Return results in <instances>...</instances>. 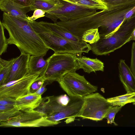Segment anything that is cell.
Wrapping results in <instances>:
<instances>
[{"instance_id": "obj_3", "label": "cell", "mask_w": 135, "mask_h": 135, "mask_svg": "<svg viewBox=\"0 0 135 135\" xmlns=\"http://www.w3.org/2000/svg\"><path fill=\"white\" fill-rule=\"evenodd\" d=\"M81 98L70 97L66 94L42 98L39 105L34 109L42 113L46 118L57 125L67 119L74 120L78 117L83 104Z\"/></svg>"}, {"instance_id": "obj_31", "label": "cell", "mask_w": 135, "mask_h": 135, "mask_svg": "<svg viewBox=\"0 0 135 135\" xmlns=\"http://www.w3.org/2000/svg\"><path fill=\"white\" fill-rule=\"evenodd\" d=\"M15 2L26 6H30L32 4L33 0H12Z\"/></svg>"}, {"instance_id": "obj_17", "label": "cell", "mask_w": 135, "mask_h": 135, "mask_svg": "<svg viewBox=\"0 0 135 135\" xmlns=\"http://www.w3.org/2000/svg\"><path fill=\"white\" fill-rule=\"evenodd\" d=\"M45 55H30L28 63V73L42 75L47 67L48 62L44 58Z\"/></svg>"}, {"instance_id": "obj_10", "label": "cell", "mask_w": 135, "mask_h": 135, "mask_svg": "<svg viewBox=\"0 0 135 135\" xmlns=\"http://www.w3.org/2000/svg\"><path fill=\"white\" fill-rule=\"evenodd\" d=\"M39 74H27L21 78L0 85V97H8L16 99L30 93L31 86Z\"/></svg>"}, {"instance_id": "obj_7", "label": "cell", "mask_w": 135, "mask_h": 135, "mask_svg": "<svg viewBox=\"0 0 135 135\" xmlns=\"http://www.w3.org/2000/svg\"><path fill=\"white\" fill-rule=\"evenodd\" d=\"M60 86L70 97L84 98L96 91L98 87L90 84L76 71L69 72L58 82Z\"/></svg>"}, {"instance_id": "obj_33", "label": "cell", "mask_w": 135, "mask_h": 135, "mask_svg": "<svg viewBox=\"0 0 135 135\" xmlns=\"http://www.w3.org/2000/svg\"><path fill=\"white\" fill-rule=\"evenodd\" d=\"M46 85L47 84L44 83L41 86L35 93L37 95H41L47 90L46 87Z\"/></svg>"}, {"instance_id": "obj_11", "label": "cell", "mask_w": 135, "mask_h": 135, "mask_svg": "<svg viewBox=\"0 0 135 135\" xmlns=\"http://www.w3.org/2000/svg\"><path fill=\"white\" fill-rule=\"evenodd\" d=\"M30 56L21 52L20 56L16 58L5 84L19 79L28 73V63Z\"/></svg>"}, {"instance_id": "obj_28", "label": "cell", "mask_w": 135, "mask_h": 135, "mask_svg": "<svg viewBox=\"0 0 135 135\" xmlns=\"http://www.w3.org/2000/svg\"><path fill=\"white\" fill-rule=\"evenodd\" d=\"M46 12L41 9H37L34 11L33 14L30 17L27 16V19L30 22L35 21L37 19L45 16Z\"/></svg>"}, {"instance_id": "obj_18", "label": "cell", "mask_w": 135, "mask_h": 135, "mask_svg": "<svg viewBox=\"0 0 135 135\" xmlns=\"http://www.w3.org/2000/svg\"><path fill=\"white\" fill-rule=\"evenodd\" d=\"M62 5V1L60 0H33L30 7L31 11L39 9L47 13L57 9Z\"/></svg>"}, {"instance_id": "obj_26", "label": "cell", "mask_w": 135, "mask_h": 135, "mask_svg": "<svg viewBox=\"0 0 135 135\" xmlns=\"http://www.w3.org/2000/svg\"><path fill=\"white\" fill-rule=\"evenodd\" d=\"M15 106L9 110L0 112V122L5 120L18 113L20 111Z\"/></svg>"}, {"instance_id": "obj_9", "label": "cell", "mask_w": 135, "mask_h": 135, "mask_svg": "<svg viewBox=\"0 0 135 135\" xmlns=\"http://www.w3.org/2000/svg\"><path fill=\"white\" fill-rule=\"evenodd\" d=\"M62 1L63 5L61 7L45 14V16L54 23H56L58 19L61 22L69 21L92 15L98 11L96 9L83 7Z\"/></svg>"}, {"instance_id": "obj_13", "label": "cell", "mask_w": 135, "mask_h": 135, "mask_svg": "<svg viewBox=\"0 0 135 135\" xmlns=\"http://www.w3.org/2000/svg\"><path fill=\"white\" fill-rule=\"evenodd\" d=\"M118 69L120 80L127 93L135 92V76L124 60H120Z\"/></svg>"}, {"instance_id": "obj_22", "label": "cell", "mask_w": 135, "mask_h": 135, "mask_svg": "<svg viewBox=\"0 0 135 135\" xmlns=\"http://www.w3.org/2000/svg\"><path fill=\"white\" fill-rule=\"evenodd\" d=\"M111 9H119L135 6V0H102Z\"/></svg>"}, {"instance_id": "obj_20", "label": "cell", "mask_w": 135, "mask_h": 135, "mask_svg": "<svg viewBox=\"0 0 135 135\" xmlns=\"http://www.w3.org/2000/svg\"><path fill=\"white\" fill-rule=\"evenodd\" d=\"M108 101L113 106L123 107L126 104L135 102V92L127 93L119 96L107 99Z\"/></svg>"}, {"instance_id": "obj_29", "label": "cell", "mask_w": 135, "mask_h": 135, "mask_svg": "<svg viewBox=\"0 0 135 135\" xmlns=\"http://www.w3.org/2000/svg\"><path fill=\"white\" fill-rule=\"evenodd\" d=\"M16 99L8 97H0V105L15 106Z\"/></svg>"}, {"instance_id": "obj_25", "label": "cell", "mask_w": 135, "mask_h": 135, "mask_svg": "<svg viewBox=\"0 0 135 135\" xmlns=\"http://www.w3.org/2000/svg\"><path fill=\"white\" fill-rule=\"evenodd\" d=\"M4 28L2 21H0V55L7 51L8 44L4 33Z\"/></svg>"}, {"instance_id": "obj_32", "label": "cell", "mask_w": 135, "mask_h": 135, "mask_svg": "<svg viewBox=\"0 0 135 135\" xmlns=\"http://www.w3.org/2000/svg\"><path fill=\"white\" fill-rule=\"evenodd\" d=\"M134 15H135V6L126 13L124 16L125 20L129 18Z\"/></svg>"}, {"instance_id": "obj_5", "label": "cell", "mask_w": 135, "mask_h": 135, "mask_svg": "<svg viewBox=\"0 0 135 135\" xmlns=\"http://www.w3.org/2000/svg\"><path fill=\"white\" fill-rule=\"evenodd\" d=\"M77 55L67 53H55L47 59V67L42 76L47 84L59 82L67 73L80 69L77 61Z\"/></svg>"}, {"instance_id": "obj_21", "label": "cell", "mask_w": 135, "mask_h": 135, "mask_svg": "<svg viewBox=\"0 0 135 135\" xmlns=\"http://www.w3.org/2000/svg\"><path fill=\"white\" fill-rule=\"evenodd\" d=\"M16 58L9 60L0 58V85L5 84Z\"/></svg>"}, {"instance_id": "obj_6", "label": "cell", "mask_w": 135, "mask_h": 135, "mask_svg": "<svg viewBox=\"0 0 135 135\" xmlns=\"http://www.w3.org/2000/svg\"><path fill=\"white\" fill-rule=\"evenodd\" d=\"M57 124L47 119L42 113L35 110H20L17 114L4 121L0 122L1 127H40Z\"/></svg>"}, {"instance_id": "obj_24", "label": "cell", "mask_w": 135, "mask_h": 135, "mask_svg": "<svg viewBox=\"0 0 135 135\" xmlns=\"http://www.w3.org/2000/svg\"><path fill=\"white\" fill-rule=\"evenodd\" d=\"M122 107L121 106H114L109 109L104 118L107 119L108 124L113 123L116 126L118 125L114 121V118L116 114L120 110Z\"/></svg>"}, {"instance_id": "obj_14", "label": "cell", "mask_w": 135, "mask_h": 135, "mask_svg": "<svg viewBox=\"0 0 135 135\" xmlns=\"http://www.w3.org/2000/svg\"><path fill=\"white\" fill-rule=\"evenodd\" d=\"M41 27L60 36L76 42H82V39L77 36L66 27L59 25L56 23H51L43 21L37 22Z\"/></svg>"}, {"instance_id": "obj_30", "label": "cell", "mask_w": 135, "mask_h": 135, "mask_svg": "<svg viewBox=\"0 0 135 135\" xmlns=\"http://www.w3.org/2000/svg\"><path fill=\"white\" fill-rule=\"evenodd\" d=\"M130 69L135 76V42L132 44Z\"/></svg>"}, {"instance_id": "obj_34", "label": "cell", "mask_w": 135, "mask_h": 135, "mask_svg": "<svg viewBox=\"0 0 135 135\" xmlns=\"http://www.w3.org/2000/svg\"><path fill=\"white\" fill-rule=\"evenodd\" d=\"M15 107L13 106L0 105V112L9 110L13 109Z\"/></svg>"}, {"instance_id": "obj_8", "label": "cell", "mask_w": 135, "mask_h": 135, "mask_svg": "<svg viewBox=\"0 0 135 135\" xmlns=\"http://www.w3.org/2000/svg\"><path fill=\"white\" fill-rule=\"evenodd\" d=\"M84 103L78 117L98 121L102 120L113 106L98 93H91L84 98Z\"/></svg>"}, {"instance_id": "obj_19", "label": "cell", "mask_w": 135, "mask_h": 135, "mask_svg": "<svg viewBox=\"0 0 135 135\" xmlns=\"http://www.w3.org/2000/svg\"><path fill=\"white\" fill-rule=\"evenodd\" d=\"M85 8L100 10L108 9L106 4L102 0H60Z\"/></svg>"}, {"instance_id": "obj_2", "label": "cell", "mask_w": 135, "mask_h": 135, "mask_svg": "<svg viewBox=\"0 0 135 135\" xmlns=\"http://www.w3.org/2000/svg\"><path fill=\"white\" fill-rule=\"evenodd\" d=\"M2 22L9 34L8 44L15 45L21 52L30 55H46L50 49L28 21L14 18L3 12Z\"/></svg>"}, {"instance_id": "obj_36", "label": "cell", "mask_w": 135, "mask_h": 135, "mask_svg": "<svg viewBox=\"0 0 135 135\" xmlns=\"http://www.w3.org/2000/svg\"><path fill=\"white\" fill-rule=\"evenodd\" d=\"M133 104H134V105H135V102H134V103H133Z\"/></svg>"}, {"instance_id": "obj_35", "label": "cell", "mask_w": 135, "mask_h": 135, "mask_svg": "<svg viewBox=\"0 0 135 135\" xmlns=\"http://www.w3.org/2000/svg\"><path fill=\"white\" fill-rule=\"evenodd\" d=\"M131 40L135 41V28L134 29L131 35L127 41V42Z\"/></svg>"}, {"instance_id": "obj_23", "label": "cell", "mask_w": 135, "mask_h": 135, "mask_svg": "<svg viewBox=\"0 0 135 135\" xmlns=\"http://www.w3.org/2000/svg\"><path fill=\"white\" fill-rule=\"evenodd\" d=\"M100 38L98 28L91 29L83 33L81 39L83 41L90 44L97 42Z\"/></svg>"}, {"instance_id": "obj_15", "label": "cell", "mask_w": 135, "mask_h": 135, "mask_svg": "<svg viewBox=\"0 0 135 135\" xmlns=\"http://www.w3.org/2000/svg\"><path fill=\"white\" fill-rule=\"evenodd\" d=\"M42 99L41 95L30 93L16 99L15 106L21 110H34L39 105Z\"/></svg>"}, {"instance_id": "obj_1", "label": "cell", "mask_w": 135, "mask_h": 135, "mask_svg": "<svg viewBox=\"0 0 135 135\" xmlns=\"http://www.w3.org/2000/svg\"><path fill=\"white\" fill-rule=\"evenodd\" d=\"M128 9H107L75 20L57 22L58 25L67 28L75 35L81 39L83 33L91 29L98 28L100 37H107L113 34L124 21Z\"/></svg>"}, {"instance_id": "obj_16", "label": "cell", "mask_w": 135, "mask_h": 135, "mask_svg": "<svg viewBox=\"0 0 135 135\" xmlns=\"http://www.w3.org/2000/svg\"><path fill=\"white\" fill-rule=\"evenodd\" d=\"M77 61L80 69L88 74L97 71H104V63L97 58L91 59L80 55L77 56Z\"/></svg>"}, {"instance_id": "obj_37", "label": "cell", "mask_w": 135, "mask_h": 135, "mask_svg": "<svg viewBox=\"0 0 135 135\" xmlns=\"http://www.w3.org/2000/svg\"><path fill=\"white\" fill-rule=\"evenodd\" d=\"M2 0H0V1H2Z\"/></svg>"}, {"instance_id": "obj_27", "label": "cell", "mask_w": 135, "mask_h": 135, "mask_svg": "<svg viewBox=\"0 0 135 135\" xmlns=\"http://www.w3.org/2000/svg\"><path fill=\"white\" fill-rule=\"evenodd\" d=\"M45 80L42 76H40L33 83L30 87V93L35 92L44 84Z\"/></svg>"}, {"instance_id": "obj_4", "label": "cell", "mask_w": 135, "mask_h": 135, "mask_svg": "<svg viewBox=\"0 0 135 135\" xmlns=\"http://www.w3.org/2000/svg\"><path fill=\"white\" fill-rule=\"evenodd\" d=\"M135 28V15L125 20L118 28L107 37H100L97 42L90 44L91 50L97 55H106L127 43Z\"/></svg>"}, {"instance_id": "obj_12", "label": "cell", "mask_w": 135, "mask_h": 135, "mask_svg": "<svg viewBox=\"0 0 135 135\" xmlns=\"http://www.w3.org/2000/svg\"><path fill=\"white\" fill-rule=\"evenodd\" d=\"M1 10L14 18L28 20L27 13L31 11L30 6L18 4L12 0H2L0 1Z\"/></svg>"}]
</instances>
